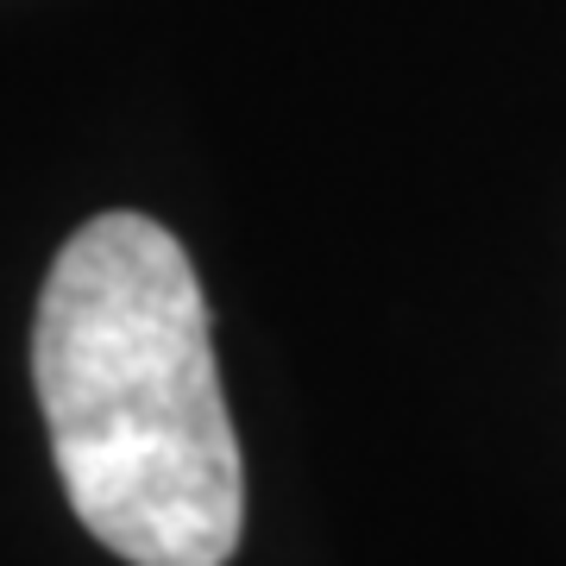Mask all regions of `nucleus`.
I'll return each instance as SVG.
<instances>
[{"label":"nucleus","instance_id":"nucleus-1","mask_svg":"<svg viewBox=\"0 0 566 566\" xmlns=\"http://www.w3.org/2000/svg\"><path fill=\"white\" fill-rule=\"evenodd\" d=\"M51 460L82 528L126 566H227L245 523L208 296L177 233L133 208L57 252L32 322Z\"/></svg>","mask_w":566,"mask_h":566}]
</instances>
